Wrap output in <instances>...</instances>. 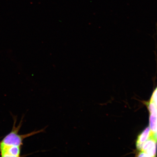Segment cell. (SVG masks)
I'll use <instances>...</instances> for the list:
<instances>
[{"label": "cell", "mask_w": 157, "mask_h": 157, "mask_svg": "<svg viewBox=\"0 0 157 157\" xmlns=\"http://www.w3.org/2000/svg\"><path fill=\"white\" fill-rule=\"evenodd\" d=\"M157 144V140L152 133L148 140L143 144L141 151L146 153L149 157H155L156 156Z\"/></svg>", "instance_id": "7a4b0ae2"}, {"label": "cell", "mask_w": 157, "mask_h": 157, "mask_svg": "<svg viewBox=\"0 0 157 157\" xmlns=\"http://www.w3.org/2000/svg\"><path fill=\"white\" fill-rule=\"evenodd\" d=\"M152 133L150 127H148L139 135L136 143V147L139 150H142L143 144L148 140Z\"/></svg>", "instance_id": "277c9868"}, {"label": "cell", "mask_w": 157, "mask_h": 157, "mask_svg": "<svg viewBox=\"0 0 157 157\" xmlns=\"http://www.w3.org/2000/svg\"><path fill=\"white\" fill-rule=\"evenodd\" d=\"M150 117V128L152 134L157 131V107L156 109L149 111Z\"/></svg>", "instance_id": "5b68a950"}, {"label": "cell", "mask_w": 157, "mask_h": 157, "mask_svg": "<svg viewBox=\"0 0 157 157\" xmlns=\"http://www.w3.org/2000/svg\"><path fill=\"white\" fill-rule=\"evenodd\" d=\"M153 101L154 102V103H155V105L157 107V99L155 100V101Z\"/></svg>", "instance_id": "9c48e42d"}, {"label": "cell", "mask_w": 157, "mask_h": 157, "mask_svg": "<svg viewBox=\"0 0 157 157\" xmlns=\"http://www.w3.org/2000/svg\"><path fill=\"white\" fill-rule=\"evenodd\" d=\"M153 135L154 137V138L157 140V131L155 133H154V134H153Z\"/></svg>", "instance_id": "ba28073f"}, {"label": "cell", "mask_w": 157, "mask_h": 157, "mask_svg": "<svg viewBox=\"0 0 157 157\" xmlns=\"http://www.w3.org/2000/svg\"><path fill=\"white\" fill-rule=\"evenodd\" d=\"M137 156L138 157H149L148 155H147L146 153L142 151H141L140 152H139Z\"/></svg>", "instance_id": "52a82bcc"}, {"label": "cell", "mask_w": 157, "mask_h": 157, "mask_svg": "<svg viewBox=\"0 0 157 157\" xmlns=\"http://www.w3.org/2000/svg\"><path fill=\"white\" fill-rule=\"evenodd\" d=\"M157 99V87L153 93L151 98V100L153 101H154L155 100Z\"/></svg>", "instance_id": "8992f818"}, {"label": "cell", "mask_w": 157, "mask_h": 157, "mask_svg": "<svg viewBox=\"0 0 157 157\" xmlns=\"http://www.w3.org/2000/svg\"><path fill=\"white\" fill-rule=\"evenodd\" d=\"M16 119H14V123L12 129L10 132L6 135L0 143V146H17L21 147L23 144L24 139L39 133L44 132L46 128L38 131H35L32 132L24 135H19L18 132L22 125L21 120L17 127H16Z\"/></svg>", "instance_id": "6da1fadb"}, {"label": "cell", "mask_w": 157, "mask_h": 157, "mask_svg": "<svg viewBox=\"0 0 157 157\" xmlns=\"http://www.w3.org/2000/svg\"><path fill=\"white\" fill-rule=\"evenodd\" d=\"M0 152L2 157H19L21 153V147L0 146Z\"/></svg>", "instance_id": "3957f363"}]
</instances>
